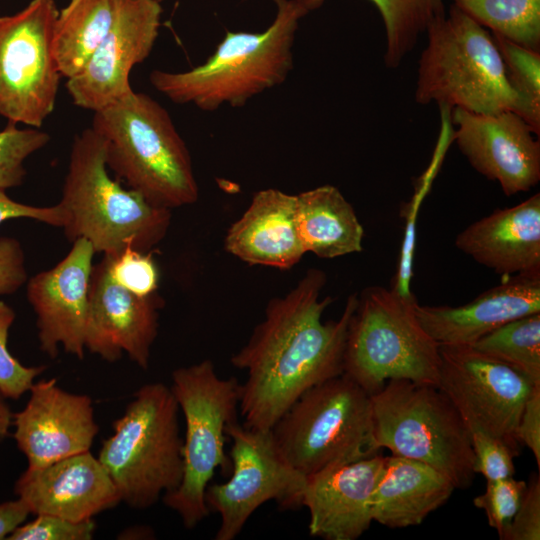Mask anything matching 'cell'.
<instances>
[{"mask_svg":"<svg viewBox=\"0 0 540 540\" xmlns=\"http://www.w3.org/2000/svg\"><path fill=\"white\" fill-rule=\"evenodd\" d=\"M326 274L309 269L283 297L269 301L265 318L248 342L230 359L247 371L240 384L243 425L271 430L308 389L343 374L349 321L358 294H351L337 320L322 321L331 297L320 298Z\"/></svg>","mask_w":540,"mask_h":540,"instance_id":"obj_1","label":"cell"},{"mask_svg":"<svg viewBox=\"0 0 540 540\" xmlns=\"http://www.w3.org/2000/svg\"><path fill=\"white\" fill-rule=\"evenodd\" d=\"M273 1L276 16L264 31H227L204 63L182 72L153 70L151 85L174 103L215 111L242 107L282 84L293 68L299 20L307 13L297 0Z\"/></svg>","mask_w":540,"mask_h":540,"instance_id":"obj_2","label":"cell"},{"mask_svg":"<svg viewBox=\"0 0 540 540\" xmlns=\"http://www.w3.org/2000/svg\"><path fill=\"white\" fill-rule=\"evenodd\" d=\"M91 128L102 138L107 167L155 206L191 205L199 196L189 150L168 111L132 91L94 112Z\"/></svg>","mask_w":540,"mask_h":540,"instance_id":"obj_3","label":"cell"},{"mask_svg":"<svg viewBox=\"0 0 540 540\" xmlns=\"http://www.w3.org/2000/svg\"><path fill=\"white\" fill-rule=\"evenodd\" d=\"M70 242L87 240L96 253L126 248L150 252L166 235L171 209L155 206L110 177L102 138L90 127L73 140L61 199Z\"/></svg>","mask_w":540,"mask_h":540,"instance_id":"obj_4","label":"cell"},{"mask_svg":"<svg viewBox=\"0 0 540 540\" xmlns=\"http://www.w3.org/2000/svg\"><path fill=\"white\" fill-rule=\"evenodd\" d=\"M415 100L494 115L512 111L527 123V109L513 89L492 36L455 5L426 30Z\"/></svg>","mask_w":540,"mask_h":540,"instance_id":"obj_5","label":"cell"},{"mask_svg":"<svg viewBox=\"0 0 540 540\" xmlns=\"http://www.w3.org/2000/svg\"><path fill=\"white\" fill-rule=\"evenodd\" d=\"M178 412L170 386L147 383L113 422V433L97 457L128 506L149 508L180 485L183 440Z\"/></svg>","mask_w":540,"mask_h":540,"instance_id":"obj_6","label":"cell"},{"mask_svg":"<svg viewBox=\"0 0 540 540\" xmlns=\"http://www.w3.org/2000/svg\"><path fill=\"white\" fill-rule=\"evenodd\" d=\"M416 297L370 286L358 295L348 325L343 373L371 395L387 381L437 386L439 344L421 326Z\"/></svg>","mask_w":540,"mask_h":540,"instance_id":"obj_7","label":"cell"},{"mask_svg":"<svg viewBox=\"0 0 540 540\" xmlns=\"http://www.w3.org/2000/svg\"><path fill=\"white\" fill-rule=\"evenodd\" d=\"M271 431L284 459L305 476L378 452L371 394L344 373L305 391Z\"/></svg>","mask_w":540,"mask_h":540,"instance_id":"obj_8","label":"cell"},{"mask_svg":"<svg viewBox=\"0 0 540 540\" xmlns=\"http://www.w3.org/2000/svg\"><path fill=\"white\" fill-rule=\"evenodd\" d=\"M371 399L378 450L424 462L456 489L471 485L476 472L470 431L437 386L392 379Z\"/></svg>","mask_w":540,"mask_h":540,"instance_id":"obj_9","label":"cell"},{"mask_svg":"<svg viewBox=\"0 0 540 540\" xmlns=\"http://www.w3.org/2000/svg\"><path fill=\"white\" fill-rule=\"evenodd\" d=\"M171 379L185 419L183 477L177 489L163 495V502L185 528L193 529L210 513L205 490L215 470L221 467L224 474L230 470L225 427L237 419L240 384L235 378H220L209 359L175 369Z\"/></svg>","mask_w":540,"mask_h":540,"instance_id":"obj_10","label":"cell"},{"mask_svg":"<svg viewBox=\"0 0 540 540\" xmlns=\"http://www.w3.org/2000/svg\"><path fill=\"white\" fill-rule=\"evenodd\" d=\"M55 0L0 16V115L40 128L55 108L61 74L53 52Z\"/></svg>","mask_w":540,"mask_h":540,"instance_id":"obj_11","label":"cell"},{"mask_svg":"<svg viewBox=\"0 0 540 540\" xmlns=\"http://www.w3.org/2000/svg\"><path fill=\"white\" fill-rule=\"evenodd\" d=\"M232 441L228 481L208 485L205 503L220 516L215 540H233L250 516L273 500L285 509L301 506L307 477L280 453L271 430L250 429L236 420L225 427Z\"/></svg>","mask_w":540,"mask_h":540,"instance_id":"obj_12","label":"cell"},{"mask_svg":"<svg viewBox=\"0 0 540 540\" xmlns=\"http://www.w3.org/2000/svg\"><path fill=\"white\" fill-rule=\"evenodd\" d=\"M437 387L470 432L480 430L520 454L518 425L535 386L511 366L470 345H439Z\"/></svg>","mask_w":540,"mask_h":540,"instance_id":"obj_13","label":"cell"},{"mask_svg":"<svg viewBox=\"0 0 540 540\" xmlns=\"http://www.w3.org/2000/svg\"><path fill=\"white\" fill-rule=\"evenodd\" d=\"M161 14L157 0H113L108 32L84 69L66 81L76 106L95 112L133 91L130 72L150 55Z\"/></svg>","mask_w":540,"mask_h":540,"instance_id":"obj_14","label":"cell"},{"mask_svg":"<svg viewBox=\"0 0 540 540\" xmlns=\"http://www.w3.org/2000/svg\"><path fill=\"white\" fill-rule=\"evenodd\" d=\"M95 254L87 240L78 239L55 266L26 282V296L36 315L40 349L52 359L58 355L60 345L79 360L85 356Z\"/></svg>","mask_w":540,"mask_h":540,"instance_id":"obj_15","label":"cell"},{"mask_svg":"<svg viewBox=\"0 0 540 540\" xmlns=\"http://www.w3.org/2000/svg\"><path fill=\"white\" fill-rule=\"evenodd\" d=\"M25 407L13 415L14 438L29 469L90 451L99 426L92 399L62 389L55 378L34 382Z\"/></svg>","mask_w":540,"mask_h":540,"instance_id":"obj_16","label":"cell"},{"mask_svg":"<svg viewBox=\"0 0 540 540\" xmlns=\"http://www.w3.org/2000/svg\"><path fill=\"white\" fill-rule=\"evenodd\" d=\"M454 139L469 163L496 181L507 196L529 191L540 180V143L517 113L494 115L452 109Z\"/></svg>","mask_w":540,"mask_h":540,"instance_id":"obj_17","label":"cell"},{"mask_svg":"<svg viewBox=\"0 0 540 540\" xmlns=\"http://www.w3.org/2000/svg\"><path fill=\"white\" fill-rule=\"evenodd\" d=\"M162 306L156 293L139 296L117 284L102 259L91 274L85 349L107 362L118 361L125 352L148 369Z\"/></svg>","mask_w":540,"mask_h":540,"instance_id":"obj_18","label":"cell"},{"mask_svg":"<svg viewBox=\"0 0 540 540\" xmlns=\"http://www.w3.org/2000/svg\"><path fill=\"white\" fill-rule=\"evenodd\" d=\"M15 494L33 514L86 521L121 502L105 467L90 451L37 469L27 468L16 481Z\"/></svg>","mask_w":540,"mask_h":540,"instance_id":"obj_19","label":"cell"},{"mask_svg":"<svg viewBox=\"0 0 540 540\" xmlns=\"http://www.w3.org/2000/svg\"><path fill=\"white\" fill-rule=\"evenodd\" d=\"M385 457L358 461L306 476L301 506L310 515L309 534L326 540H355L373 519L371 499Z\"/></svg>","mask_w":540,"mask_h":540,"instance_id":"obj_20","label":"cell"},{"mask_svg":"<svg viewBox=\"0 0 540 540\" xmlns=\"http://www.w3.org/2000/svg\"><path fill=\"white\" fill-rule=\"evenodd\" d=\"M424 330L439 345H473L501 325L540 313V274L513 275L457 307L415 306Z\"/></svg>","mask_w":540,"mask_h":540,"instance_id":"obj_21","label":"cell"},{"mask_svg":"<svg viewBox=\"0 0 540 540\" xmlns=\"http://www.w3.org/2000/svg\"><path fill=\"white\" fill-rule=\"evenodd\" d=\"M455 246L497 274H540V194L471 223Z\"/></svg>","mask_w":540,"mask_h":540,"instance_id":"obj_22","label":"cell"},{"mask_svg":"<svg viewBox=\"0 0 540 540\" xmlns=\"http://www.w3.org/2000/svg\"><path fill=\"white\" fill-rule=\"evenodd\" d=\"M225 248L252 265L290 269L305 254L296 226V195L268 188L253 195L227 231Z\"/></svg>","mask_w":540,"mask_h":540,"instance_id":"obj_23","label":"cell"},{"mask_svg":"<svg viewBox=\"0 0 540 540\" xmlns=\"http://www.w3.org/2000/svg\"><path fill=\"white\" fill-rule=\"evenodd\" d=\"M455 489L454 484L434 467L390 455L384 459L372 494V519L392 529L419 525L441 507Z\"/></svg>","mask_w":540,"mask_h":540,"instance_id":"obj_24","label":"cell"},{"mask_svg":"<svg viewBox=\"0 0 540 540\" xmlns=\"http://www.w3.org/2000/svg\"><path fill=\"white\" fill-rule=\"evenodd\" d=\"M296 226L305 253L336 258L362 251L363 226L335 186L323 185L296 195Z\"/></svg>","mask_w":540,"mask_h":540,"instance_id":"obj_25","label":"cell"},{"mask_svg":"<svg viewBox=\"0 0 540 540\" xmlns=\"http://www.w3.org/2000/svg\"><path fill=\"white\" fill-rule=\"evenodd\" d=\"M113 0H70L59 10L53 52L62 77L78 75L109 30Z\"/></svg>","mask_w":540,"mask_h":540,"instance_id":"obj_26","label":"cell"},{"mask_svg":"<svg viewBox=\"0 0 540 540\" xmlns=\"http://www.w3.org/2000/svg\"><path fill=\"white\" fill-rule=\"evenodd\" d=\"M380 11L386 30L384 61L396 68L411 51L421 33L445 14L443 0H371ZM306 13L324 0H297Z\"/></svg>","mask_w":540,"mask_h":540,"instance_id":"obj_27","label":"cell"},{"mask_svg":"<svg viewBox=\"0 0 540 540\" xmlns=\"http://www.w3.org/2000/svg\"><path fill=\"white\" fill-rule=\"evenodd\" d=\"M456 7L493 34L540 52V0H453Z\"/></svg>","mask_w":540,"mask_h":540,"instance_id":"obj_28","label":"cell"},{"mask_svg":"<svg viewBox=\"0 0 540 540\" xmlns=\"http://www.w3.org/2000/svg\"><path fill=\"white\" fill-rule=\"evenodd\" d=\"M471 346L540 385V313L509 321Z\"/></svg>","mask_w":540,"mask_h":540,"instance_id":"obj_29","label":"cell"},{"mask_svg":"<svg viewBox=\"0 0 540 540\" xmlns=\"http://www.w3.org/2000/svg\"><path fill=\"white\" fill-rule=\"evenodd\" d=\"M508 79L527 109V124L540 133V52L493 34Z\"/></svg>","mask_w":540,"mask_h":540,"instance_id":"obj_30","label":"cell"},{"mask_svg":"<svg viewBox=\"0 0 540 540\" xmlns=\"http://www.w3.org/2000/svg\"><path fill=\"white\" fill-rule=\"evenodd\" d=\"M49 141V134L40 128H19L9 122L0 130V190L20 186L27 174L25 161Z\"/></svg>","mask_w":540,"mask_h":540,"instance_id":"obj_31","label":"cell"},{"mask_svg":"<svg viewBox=\"0 0 540 540\" xmlns=\"http://www.w3.org/2000/svg\"><path fill=\"white\" fill-rule=\"evenodd\" d=\"M111 278L128 291L149 296L156 292L159 272L150 252L126 248L114 256H103Z\"/></svg>","mask_w":540,"mask_h":540,"instance_id":"obj_32","label":"cell"},{"mask_svg":"<svg viewBox=\"0 0 540 540\" xmlns=\"http://www.w3.org/2000/svg\"><path fill=\"white\" fill-rule=\"evenodd\" d=\"M527 482L513 477L489 480L484 493L474 498V505L482 509L490 527L503 537L522 501Z\"/></svg>","mask_w":540,"mask_h":540,"instance_id":"obj_33","label":"cell"},{"mask_svg":"<svg viewBox=\"0 0 540 540\" xmlns=\"http://www.w3.org/2000/svg\"><path fill=\"white\" fill-rule=\"evenodd\" d=\"M14 320V310L0 300V392L16 400L30 390L46 366H25L10 353L7 341Z\"/></svg>","mask_w":540,"mask_h":540,"instance_id":"obj_34","label":"cell"},{"mask_svg":"<svg viewBox=\"0 0 540 540\" xmlns=\"http://www.w3.org/2000/svg\"><path fill=\"white\" fill-rule=\"evenodd\" d=\"M96 524L91 520L72 521L51 514H37L30 522L19 525L9 540H91Z\"/></svg>","mask_w":540,"mask_h":540,"instance_id":"obj_35","label":"cell"},{"mask_svg":"<svg viewBox=\"0 0 540 540\" xmlns=\"http://www.w3.org/2000/svg\"><path fill=\"white\" fill-rule=\"evenodd\" d=\"M475 455V472L487 481L513 477L515 457L512 450L501 440L480 430L470 432Z\"/></svg>","mask_w":540,"mask_h":540,"instance_id":"obj_36","label":"cell"},{"mask_svg":"<svg viewBox=\"0 0 540 540\" xmlns=\"http://www.w3.org/2000/svg\"><path fill=\"white\" fill-rule=\"evenodd\" d=\"M540 539V477L532 473L520 506L514 515L503 540Z\"/></svg>","mask_w":540,"mask_h":540,"instance_id":"obj_37","label":"cell"},{"mask_svg":"<svg viewBox=\"0 0 540 540\" xmlns=\"http://www.w3.org/2000/svg\"><path fill=\"white\" fill-rule=\"evenodd\" d=\"M28 280L25 255L14 237H0V295L17 292Z\"/></svg>","mask_w":540,"mask_h":540,"instance_id":"obj_38","label":"cell"},{"mask_svg":"<svg viewBox=\"0 0 540 540\" xmlns=\"http://www.w3.org/2000/svg\"><path fill=\"white\" fill-rule=\"evenodd\" d=\"M16 218L32 219L60 228L65 222L64 211L59 203L43 207L28 205L13 200L6 191L0 190V224Z\"/></svg>","mask_w":540,"mask_h":540,"instance_id":"obj_39","label":"cell"},{"mask_svg":"<svg viewBox=\"0 0 540 540\" xmlns=\"http://www.w3.org/2000/svg\"><path fill=\"white\" fill-rule=\"evenodd\" d=\"M518 439L521 445L533 453L540 468V385H535L529 395L518 425Z\"/></svg>","mask_w":540,"mask_h":540,"instance_id":"obj_40","label":"cell"},{"mask_svg":"<svg viewBox=\"0 0 540 540\" xmlns=\"http://www.w3.org/2000/svg\"><path fill=\"white\" fill-rule=\"evenodd\" d=\"M30 514L25 502L18 497L15 500L0 503V540L7 539Z\"/></svg>","mask_w":540,"mask_h":540,"instance_id":"obj_41","label":"cell"},{"mask_svg":"<svg viewBox=\"0 0 540 540\" xmlns=\"http://www.w3.org/2000/svg\"><path fill=\"white\" fill-rule=\"evenodd\" d=\"M4 398L5 396L0 392V440L8 435L13 420V414Z\"/></svg>","mask_w":540,"mask_h":540,"instance_id":"obj_42","label":"cell"},{"mask_svg":"<svg viewBox=\"0 0 540 540\" xmlns=\"http://www.w3.org/2000/svg\"><path fill=\"white\" fill-rule=\"evenodd\" d=\"M157 1L161 3L162 0H157Z\"/></svg>","mask_w":540,"mask_h":540,"instance_id":"obj_43","label":"cell"}]
</instances>
